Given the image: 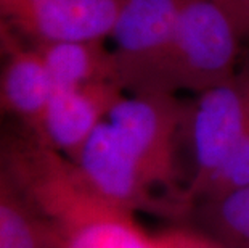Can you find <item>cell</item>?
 <instances>
[{"mask_svg": "<svg viewBox=\"0 0 249 248\" xmlns=\"http://www.w3.org/2000/svg\"><path fill=\"white\" fill-rule=\"evenodd\" d=\"M125 94L116 82L55 89L39 119L23 128L40 144L71 160Z\"/></svg>", "mask_w": 249, "mask_h": 248, "instance_id": "obj_7", "label": "cell"}, {"mask_svg": "<svg viewBox=\"0 0 249 248\" xmlns=\"http://www.w3.org/2000/svg\"><path fill=\"white\" fill-rule=\"evenodd\" d=\"M193 210L198 211L201 230L222 248H249V184Z\"/></svg>", "mask_w": 249, "mask_h": 248, "instance_id": "obj_12", "label": "cell"}, {"mask_svg": "<svg viewBox=\"0 0 249 248\" xmlns=\"http://www.w3.org/2000/svg\"><path fill=\"white\" fill-rule=\"evenodd\" d=\"M248 39H249V29H248Z\"/></svg>", "mask_w": 249, "mask_h": 248, "instance_id": "obj_17", "label": "cell"}, {"mask_svg": "<svg viewBox=\"0 0 249 248\" xmlns=\"http://www.w3.org/2000/svg\"><path fill=\"white\" fill-rule=\"evenodd\" d=\"M249 184V133L246 134L241 144L236 147L229 161L220 168V171L211 179V182L206 186L204 192L201 193L195 207L206 200H213L225 195L235 189H240ZM193 207V208H195Z\"/></svg>", "mask_w": 249, "mask_h": 248, "instance_id": "obj_13", "label": "cell"}, {"mask_svg": "<svg viewBox=\"0 0 249 248\" xmlns=\"http://www.w3.org/2000/svg\"><path fill=\"white\" fill-rule=\"evenodd\" d=\"M52 94L53 82L37 49L0 23V116L10 114L31 128Z\"/></svg>", "mask_w": 249, "mask_h": 248, "instance_id": "obj_9", "label": "cell"}, {"mask_svg": "<svg viewBox=\"0 0 249 248\" xmlns=\"http://www.w3.org/2000/svg\"><path fill=\"white\" fill-rule=\"evenodd\" d=\"M33 2H37V0H0V19H3L13 10H18Z\"/></svg>", "mask_w": 249, "mask_h": 248, "instance_id": "obj_16", "label": "cell"}, {"mask_svg": "<svg viewBox=\"0 0 249 248\" xmlns=\"http://www.w3.org/2000/svg\"><path fill=\"white\" fill-rule=\"evenodd\" d=\"M249 133V63L217 86L195 94L187 103L182 140L190 147L185 208H193L206 186Z\"/></svg>", "mask_w": 249, "mask_h": 248, "instance_id": "obj_3", "label": "cell"}, {"mask_svg": "<svg viewBox=\"0 0 249 248\" xmlns=\"http://www.w3.org/2000/svg\"><path fill=\"white\" fill-rule=\"evenodd\" d=\"M44 60L55 89L86 86L93 82L118 84L114 52L107 39L29 42Z\"/></svg>", "mask_w": 249, "mask_h": 248, "instance_id": "obj_11", "label": "cell"}, {"mask_svg": "<svg viewBox=\"0 0 249 248\" xmlns=\"http://www.w3.org/2000/svg\"><path fill=\"white\" fill-rule=\"evenodd\" d=\"M243 31L222 0H182L172 50L176 91L199 94L238 71Z\"/></svg>", "mask_w": 249, "mask_h": 248, "instance_id": "obj_4", "label": "cell"}, {"mask_svg": "<svg viewBox=\"0 0 249 248\" xmlns=\"http://www.w3.org/2000/svg\"><path fill=\"white\" fill-rule=\"evenodd\" d=\"M160 237L167 248H222L201 229L172 228L160 232Z\"/></svg>", "mask_w": 249, "mask_h": 248, "instance_id": "obj_14", "label": "cell"}, {"mask_svg": "<svg viewBox=\"0 0 249 248\" xmlns=\"http://www.w3.org/2000/svg\"><path fill=\"white\" fill-rule=\"evenodd\" d=\"M185 110L172 92L125 94L107 116L148 186L169 193L178 208H185L178 168Z\"/></svg>", "mask_w": 249, "mask_h": 248, "instance_id": "obj_2", "label": "cell"}, {"mask_svg": "<svg viewBox=\"0 0 249 248\" xmlns=\"http://www.w3.org/2000/svg\"><path fill=\"white\" fill-rule=\"evenodd\" d=\"M224 5L229 8V12L236 19L238 26L243 31L245 39H248V29H249V0H222Z\"/></svg>", "mask_w": 249, "mask_h": 248, "instance_id": "obj_15", "label": "cell"}, {"mask_svg": "<svg viewBox=\"0 0 249 248\" xmlns=\"http://www.w3.org/2000/svg\"><path fill=\"white\" fill-rule=\"evenodd\" d=\"M182 0H125L109 39L127 94L172 92V50Z\"/></svg>", "mask_w": 249, "mask_h": 248, "instance_id": "obj_5", "label": "cell"}, {"mask_svg": "<svg viewBox=\"0 0 249 248\" xmlns=\"http://www.w3.org/2000/svg\"><path fill=\"white\" fill-rule=\"evenodd\" d=\"M12 160L29 195L49 219L60 248H167L148 234L135 213L93 191L65 155L40 144L24 128L5 134Z\"/></svg>", "mask_w": 249, "mask_h": 248, "instance_id": "obj_1", "label": "cell"}, {"mask_svg": "<svg viewBox=\"0 0 249 248\" xmlns=\"http://www.w3.org/2000/svg\"><path fill=\"white\" fill-rule=\"evenodd\" d=\"M125 0H37L0 23L28 42L109 39Z\"/></svg>", "mask_w": 249, "mask_h": 248, "instance_id": "obj_8", "label": "cell"}, {"mask_svg": "<svg viewBox=\"0 0 249 248\" xmlns=\"http://www.w3.org/2000/svg\"><path fill=\"white\" fill-rule=\"evenodd\" d=\"M0 248H60L15 166L5 135H0Z\"/></svg>", "mask_w": 249, "mask_h": 248, "instance_id": "obj_10", "label": "cell"}, {"mask_svg": "<svg viewBox=\"0 0 249 248\" xmlns=\"http://www.w3.org/2000/svg\"><path fill=\"white\" fill-rule=\"evenodd\" d=\"M79 174L100 197L130 213L161 207L134 158L105 118L71 158Z\"/></svg>", "mask_w": 249, "mask_h": 248, "instance_id": "obj_6", "label": "cell"}]
</instances>
